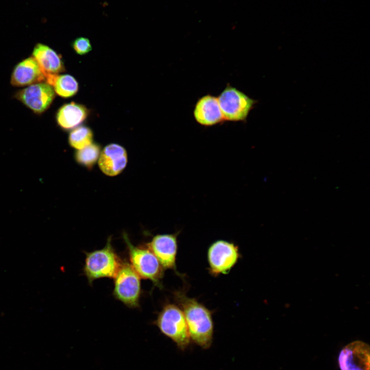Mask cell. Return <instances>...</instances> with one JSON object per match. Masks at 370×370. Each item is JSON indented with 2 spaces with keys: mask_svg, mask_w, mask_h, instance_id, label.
<instances>
[{
  "mask_svg": "<svg viewBox=\"0 0 370 370\" xmlns=\"http://www.w3.org/2000/svg\"><path fill=\"white\" fill-rule=\"evenodd\" d=\"M84 253L86 257L83 270L90 285L99 278H114L123 262L112 246L111 236L103 248Z\"/></svg>",
  "mask_w": 370,
  "mask_h": 370,
  "instance_id": "cell-2",
  "label": "cell"
},
{
  "mask_svg": "<svg viewBox=\"0 0 370 370\" xmlns=\"http://www.w3.org/2000/svg\"><path fill=\"white\" fill-rule=\"evenodd\" d=\"M224 120L246 121L256 101L236 88L228 84L217 97Z\"/></svg>",
  "mask_w": 370,
  "mask_h": 370,
  "instance_id": "cell-6",
  "label": "cell"
},
{
  "mask_svg": "<svg viewBox=\"0 0 370 370\" xmlns=\"http://www.w3.org/2000/svg\"><path fill=\"white\" fill-rule=\"evenodd\" d=\"M89 110L84 105L71 102L61 106L55 114L58 126L64 131H70L79 126L86 119Z\"/></svg>",
  "mask_w": 370,
  "mask_h": 370,
  "instance_id": "cell-15",
  "label": "cell"
},
{
  "mask_svg": "<svg viewBox=\"0 0 370 370\" xmlns=\"http://www.w3.org/2000/svg\"><path fill=\"white\" fill-rule=\"evenodd\" d=\"M238 247L233 243L218 240L209 247L207 258L210 273L213 276L227 274L237 262Z\"/></svg>",
  "mask_w": 370,
  "mask_h": 370,
  "instance_id": "cell-7",
  "label": "cell"
},
{
  "mask_svg": "<svg viewBox=\"0 0 370 370\" xmlns=\"http://www.w3.org/2000/svg\"><path fill=\"white\" fill-rule=\"evenodd\" d=\"M338 363L341 370H370V348L367 343L355 341L340 351Z\"/></svg>",
  "mask_w": 370,
  "mask_h": 370,
  "instance_id": "cell-10",
  "label": "cell"
},
{
  "mask_svg": "<svg viewBox=\"0 0 370 370\" xmlns=\"http://www.w3.org/2000/svg\"><path fill=\"white\" fill-rule=\"evenodd\" d=\"M114 279V297L130 308L139 307L142 292L140 277L128 262L123 261Z\"/></svg>",
  "mask_w": 370,
  "mask_h": 370,
  "instance_id": "cell-5",
  "label": "cell"
},
{
  "mask_svg": "<svg viewBox=\"0 0 370 370\" xmlns=\"http://www.w3.org/2000/svg\"><path fill=\"white\" fill-rule=\"evenodd\" d=\"M55 96L53 87L45 82L31 85L14 94V98L38 115L48 109Z\"/></svg>",
  "mask_w": 370,
  "mask_h": 370,
  "instance_id": "cell-8",
  "label": "cell"
},
{
  "mask_svg": "<svg viewBox=\"0 0 370 370\" xmlns=\"http://www.w3.org/2000/svg\"><path fill=\"white\" fill-rule=\"evenodd\" d=\"M94 134L90 128L84 125L79 126L71 130L68 136V143L71 147L79 150L93 143Z\"/></svg>",
  "mask_w": 370,
  "mask_h": 370,
  "instance_id": "cell-18",
  "label": "cell"
},
{
  "mask_svg": "<svg viewBox=\"0 0 370 370\" xmlns=\"http://www.w3.org/2000/svg\"><path fill=\"white\" fill-rule=\"evenodd\" d=\"M154 323L180 349L184 350L189 345L191 339L187 324L182 310L177 305L165 304Z\"/></svg>",
  "mask_w": 370,
  "mask_h": 370,
  "instance_id": "cell-3",
  "label": "cell"
},
{
  "mask_svg": "<svg viewBox=\"0 0 370 370\" xmlns=\"http://www.w3.org/2000/svg\"><path fill=\"white\" fill-rule=\"evenodd\" d=\"M173 294L184 316L190 339L202 348H209L213 335L212 312L195 299L188 297L183 291L177 290Z\"/></svg>",
  "mask_w": 370,
  "mask_h": 370,
  "instance_id": "cell-1",
  "label": "cell"
},
{
  "mask_svg": "<svg viewBox=\"0 0 370 370\" xmlns=\"http://www.w3.org/2000/svg\"><path fill=\"white\" fill-rule=\"evenodd\" d=\"M45 82V77L36 60L32 56L18 63L13 68L11 84L15 87L28 86Z\"/></svg>",
  "mask_w": 370,
  "mask_h": 370,
  "instance_id": "cell-12",
  "label": "cell"
},
{
  "mask_svg": "<svg viewBox=\"0 0 370 370\" xmlns=\"http://www.w3.org/2000/svg\"><path fill=\"white\" fill-rule=\"evenodd\" d=\"M72 47L74 51L79 55H84L92 49L90 41L85 37H79L72 43Z\"/></svg>",
  "mask_w": 370,
  "mask_h": 370,
  "instance_id": "cell-19",
  "label": "cell"
},
{
  "mask_svg": "<svg viewBox=\"0 0 370 370\" xmlns=\"http://www.w3.org/2000/svg\"><path fill=\"white\" fill-rule=\"evenodd\" d=\"M127 163L126 150L117 143H110L101 150L98 165L101 171L108 176H115L120 174Z\"/></svg>",
  "mask_w": 370,
  "mask_h": 370,
  "instance_id": "cell-11",
  "label": "cell"
},
{
  "mask_svg": "<svg viewBox=\"0 0 370 370\" xmlns=\"http://www.w3.org/2000/svg\"><path fill=\"white\" fill-rule=\"evenodd\" d=\"M101 152V145L93 142L84 148L77 150L74 158L78 164L91 169L98 160Z\"/></svg>",
  "mask_w": 370,
  "mask_h": 370,
  "instance_id": "cell-17",
  "label": "cell"
},
{
  "mask_svg": "<svg viewBox=\"0 0 370 370\" xmlns=\"http://www.w3.org/2000/svg\"><path fill=\"white\" fill-rule=\"evenodd\" d=\"M122 236L128 250L130 264L134 270L140 278L149 280L155 286L162 288L164 269L156 256L145 246H134L125 232Z\"/></svg>",
  "mask_w": 370,
  "mask_h": 370,
  "instance_id": "cell-4",
  "label": "cell"
},
{
  "mask_svg": "<svg viewBox=\"0 0 370 370\" xmlns=\"http://www.w3.org/2000/svg\"><path fill=\"white\" fill-rule=\"evenodd\" d=\"M52 87L55 93L63 98L73 96L79 90V84L76 79L68 74L58 75Z\"/></svg>",
  "mask_w": 370,
  "mask_h": 370,
  "instance_id": "cell-16",
  "label": "cell"
},
{
  "mask_svg": "<svg viewBox=\"0 0 370 370\" xmlns=\"http://www.w3.org/2000/svg\"><path fill=\"white\" fill-rule=\"evenodd\" d=\"M32 57L36 60L45 77L58 75L65 71L62 57L48 46L37 43L34 47Z\"/></svg>",
  "mask_w": 370,
  "mask_h": 370,
  "instance_id": "cell-14",
  "label": "cell"
},
{
  "mask_svg": "<svg viewBox=\"0 0 370 370\" xmlns=\"http://www.w3.org/2000/svg\"><path fill=\"white\" fill-rule=\"evenodd\" d=\"M193 116L199 124L210 126L224 121L217 97L210 94L200 98L193 109Z\"/></svg>",
  "mask_w": 370,
  "mask_h": 370,
  "instance_id": "cell-13",
  "label": "cell"
},
{
  "mask_svg": "<svg viewBox=\"0 0 370 370\" xmlns=\"http://www.w3.org/2000/svg\"><path fill=\"white\" fill-rule=\"evenodd\" d=\"M177 235V233L157 234L145 246L156 256L164 270H173L180 275L176 271V266Z\"/></svg>",
  "mask_w": 370,
  "mask_h": 370,
  "instance_id": "cell-9",
  "label": "cell"
}]
</instances>
